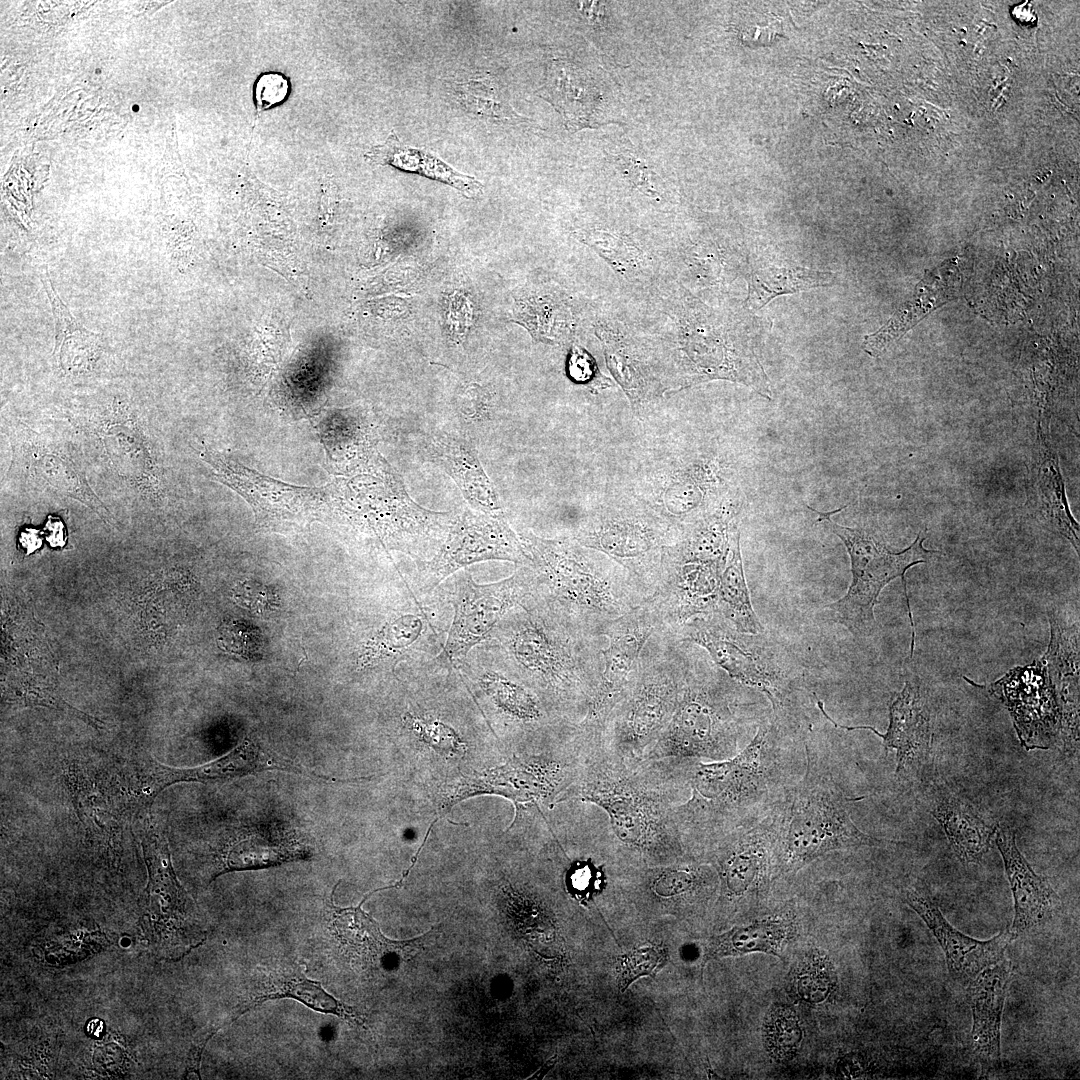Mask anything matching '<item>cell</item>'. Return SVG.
<instances>
[{
  "label": "cell",
  "instance_id": "obj_1",
  "mask_svg": "<svg viewBox=\"0 0 1080 1080\" xmlns=\"http://www.w3.org/2000/svg\"><path fill=\"white\" fill-rule=\"evenodd\" d=\"M685 793L686 761L621 758L594 749L560 801L600 808L625 849L645 860L665 861L685 850L675 812Z\"/></svg>",
  "mask_w": 1080,
  "mask_h": 1080
},
{
  "label": "cell",
  "instance_id": "obj_2",
  "mask_svg": "<svg viewBox=\"0 0 1080 1080\" xmlns=\"http://www.w3.org/2000/svg\"><path fill=\"white\" fill-rule=\"evenodd\" d=\"M490 638L552 715L572 727L581 721L602 675L604 636L533 593L505 614Z\"/></svg>",
  "mask_w": 1080,
  "mask_h": 1080
},
{
  "label": "cell",
  "instance_id": "obj_3",
  "mask_svg": "<svg viewBox=\"0 0 1080 1080\" xmlns=\"http://www.w3.org/2000/svg\"><path fill=\"white\" fill-rule=\"evenodd\" d=\"M642 301V316L635 321L656 350L669 394L728 380L772 398L768 378L750 345L725 316L672 279Z\"/></svg>",
  "mask_w": 1080,
  "mask_h": 1080
},
{
  "label": "cell",
  "instance_id": "obj_4",
  "mask_svg": "<svg viewBox=\"0 0 1080 1080\" xmlns=\"http://www.w3.org/2000/svg\"><path fill=\"white\" fill-rule=\"evenodd\" d=\"M772 716L744 749L720 761H686L689 797L676 806L686 848L766 816L781 799L778 735Z\"/></svg>",
  "mask_w": 1080,
  "mask_h": 1080
},
{
  "label": "cell",
  "instance_id": "obj_5",
  "mask_svg": "<svg viewBox=\"0 0 1080 1080\" xmlns=\"http://www.w3.org/2000/svg\"><path fill=\"white\" fill-rule=\"evenodd\" d=\"M518 535L531 559L533 593L575 623L602 635L609 622L647 600L622 566L570 535L543 538L530 530Z\"/></svg>",
  "mask_w": 1080,
  "mask_h": 1080
},
{
  "label": "cell",
  "instance_id": "obj_6",
  "mask_svg": "<svg viewBox=\"0 0 1080 1080\" xmlns=\"http://www.w3.org/2000/svg\"><path fill=\"white\" fill-rule=\"evenodd\" d=\"M741 688L689 642L672 715L642 759L720 761L736 755L749 721Z\"/></svg>",
  "mask_w": 1080,
  "mask_h": 1080
},
{
  "label": "cell",
  "instance_id": "obj_7",
  "mask_svg": "<svg viewBox=\"0 0 1080 1080\" xmlns=\"http://www.w3.org/2000/svg\"><path fill=\"white\" fill-rule=\"evenodd\" d=\"M849 801L831 773L807 751L803 778L784 791L774 808V854L784 871H794L832 851L885 842L857 827L848 811Z\"/></svg>",
  "mask_w": 1080,
  "mask_h": 1080
},
{
  "label": "cell",
  "instance_id": "obj_8",
  "mask_svg": "<svg viewBox=\"0 0 1080 1080\" xmlns=\"http://www.w3.org/2000/svg\"><path fill=\"white\" fill-rule=\"evenodd\" d=\"M688 650L689 642L678 641L666 630L648 640L637 675L609 714L596 749L629 759L648 753L674 710Z\"/></svg>",
  "mask_w": 1080,
  "mask_h": 1080
},
{
  "label": "cell",
  "instance_id": "obj_9",
  "mask_svg": "<svg viewBox=\"0 0 1080 1080\" xmlns=\"http://www.w3.org/2000/svg\"><path fill=\"white\" fill-rule=\"evenodd\" d=\"M569 535L622 566L649 599L658 587L666 547L680 533L626 490L587 509Z\"/></svg>",
  "mask_w": 1080,
  "mask_h": 1080
},
{
  "label": "cell",
  "instance_id": "obj_10",
  "mask_svg": "<svg viewBox=\"0 0 1080 1080\" xmlns=\"http://www.w3.org/2000/svg\"><path fill=\"white\" fill-rule=\"evenodd\" d=\"M810 510L824 521L845 545L851 562L852 581L846 592L836 602L825 607L832 621L845 626L855 637H868L876 630L874 608L882 590L900 577L903 582L909 620L912 628L911 655L914 651L915 628L907 593L905 573L914 565L926 563L939 551L924 547L925 531H921L910 546L900 552H892L875 536L861 528L840 525L831 519L847 506L822 512L810 506Z\"/></svg>",
  "mask_w": 1080,
  "mask_h": 1080
},
{
  "label": "cell",
  "instance_id": "obj_11",
  "mask_svg": "<svg viewBox=\"0 0 1080 1080\" xmlns=\"http://www.w3.org/2000/svg\"><path fill=\"white\" fill-rule=\"evenodd\" d=\"M667 632L703 648L731 679L763 693L776 720L786 719L800 688L799 677L785 652L761 633L740 632L719 613L692 618Z\"/></svg>",
  "mask_w": 1080,
  "mask_h": 1080
},
{
  "label": "cell",
  "instance_id": "obj_12",
  "mask_svg": "<svg viewBox=\"0 0 1080 1080\" xmlns=\"http://www.w3.org/2000/svg\"><path fill=\"white\" fill-rule=\"evenodd\" d=\"M655 447L627 491L681 533L733 490L716 458L690 457L666 441Z\"/></svg>",
  "mask_w": 1080,
  "mask_h": 1080
},
{
  "label": "cell",
  "instance_id": "obj_13",
  "mask_svg": "<svg viewBox=\"0 0 1080 1080\" xmlns=\"http://www.w3.org/2000/svg\"><path fill=\"white\" fill-rule=\"evenodd\" d=\"M662 630H666L663 615L652 597L606 625L602 675L585 715L574 727L575 736L590 750L598 748L609 714L633 683L648 640Z\"/></svg>",
  "mask_w": 1080,
  "mask_h": 1080
},
{
  "label": "cell",
  "instance_id": "obj_14",
  "mask_svg": "<svg viewBox=\"0 0 1080 1080\" xmlns=\"http://www.w3.org/2000/svg\"><path fill=\"white\" fill-rule=\"evenodd\" d=\"M453 667L465 685L472 686L507 725L521 734H558L573 728L550 713L494 639L474 646Z\"/></svg>",
  "mask_w": 1080,
  "mask_h": 1080
},
{
  "label": "cell",
  "instance_id": "obj_15",
  "mask_svg": "<svg viewBox=\"0 0 1080 1080\" xmlns=\"http://www.w3.org/2000/svg\"><path fill=\"white\" fill-rule=\"evenodd\" d=\"M444 589L453 615L438 658L453 666L474 646L488 640L505 614L533 594L535 577L529 565L517 566L505 579L478 584L465 570L456 572Z\"/></svg>",
  "mask_w": 1080,
  "mask_h": 1080
},
{
  "label": "cell",
  "instance_id": "obj_16",
  "mask_svg": "<svg viewBox=\"0 0 1080 1080\" xmlns=\"http://www.w3.org/2000/svg\"><path fill=\"white\" fill-rule=\"evenodd\" d=\"M503 560L527 566L531 559L506 517L466 509L455 514L434 557L416 563L410 589L420 598L431 595L452 574L477 562Z\"/></svg>",
  "mask_w": 1080,
  "mask_h": 1080
},
{
  "label": "cell",
  "instance_id": "obj_17",
  "mask_svg": "<svg viewBox=\"0 0 1080 1080\" xmlns=\"http://www.w3.org/2000/svg\"><path fill=\"white\" fill-rule=\"evenodd\" d=\"M591 324L609 372L626 395L634 415L642 419L669 394L650 338L636 321L615 313L597 312L591 317Z\"/></svg>",
  "mask_w": 1080,
  "mask_h": 1080
},
{
  "label": "cell",
  "instance_id": "obj_18",
  "mask_svg": "<svg viewBox=\"0 0 1080 1080\" xmlns=\"http://www.w3.org/2000/svg\"><path fill=\"white\" fill-rule=\"evenodd\" d=\"M127 773V790L132 807L146 808L165 788L181 782H208L242 777L256 772L279 769L289 770L327 780L266 752L253 740H244L226 755L192 768H177L159 763L151 757L132 761Z\"/></svg>",
  "mask_w": 1080,
  "mask_h": 1080
},
{
  "label": "cell",
  "instance_id": "obj_19",
  "mask_svg": "<svg viewBox=\"0 0 1080 1080\" xmlns=\"http://www.w3.org/2000/svg\"><path fill=\"white\" fill-rule=\"evenodd\" d=\"M989 691L1009 710L1019 741L1027 751L1048 749L1060 729L1064 711L1044 657L1011 669Z\"/></svg>",
  "mask_w": 1080,
  "mask_h": 1080
},
{
  "label": "cell",
  "instance_id": "obj_20",
  "mask_svg": "<svg viewBox=\"0 0 1080 1080\" xmlns=\"http://www.w3.org/2000/svg\"><path fill=\"white\" fill-rule=\"evenodd\" d=\"M577 239L597 253L633 293L644 298L670 275V244L644 231L586 224Z\"/></svg>",
  "mask_w": 1080,
  "mask_h": 1080
},
{
  "label": "cell",
  "instance_id": "obj_21",
  "mask_svg": "<svg viewBox=\"0 0 1080 1080\" xmlns=\"http://www.w3.org/2000/svg\"><path fill=\"white\" fill-rule=\"evenodd\" d=\"M338 884L334 886L329 901L331 925L343 953L358 968L392 969L422 951L433 930L410 940L389 939L381 932L379 924L361 909L365 899L373 892L366 895L357 907L340 908L333 901Z\"/></svg>",
  "mask_w": 1080,
  "mask_h": 1080
},
{
  "label": "cell",
  "instance_id": "obj_22",
  "mask_svg": "<svg viewBox=\"0 0 1080 1080\" xmlns=\"http://www.w3.org/2000/svg\"><path fill=\"white\" fill-rule=\"evenodd\" d=\"M907 904L918 913L942 947L950 975L968 984L986 967L1004 958L1013 939L1009 930L985 941L969 937L954 928L943 916L929 892L922 886L905 891Z\"/></svg>",
  "mask_w": 1080,
  "mask_h": 1080
},
{
  "label": "cell",
  "instance_id": "obj_23",
  "mask_svg": "<svg viewBox=\"0 0 1080 1080\" xmlns=\"http://www.w3.org/2000/svg\"><path fill=\"white\" fill-rule=\"evenodd\" d=\"M816 698V704L822 715L836 728L847 731L869 730L880 737L885 752L895 751L896 773L922 764L929 756L932 744L931 715L920 687L906 681L903 689L889 706V725L885 733H880L872 726H846L834 721L824 708V703Z\"/></svg>",
  "mask_w": 1080,
  "mask_h": 1080
},
{
  "label": "cell",
  "instance_id": "obj_24",
  "mask_svg": "<svg viewBox=\"0 0 1080 1080\" xmlns=\"http://www.w3.org/2000/svg\"><path fill=\"white\" fill-rule=\"evenodd\" d=\"M418 449L423 461L436 465L454 480L474 510L494 517H505L495 487L468 436L435 432L425 435Z\"/></svg>",
  "mask_w": 1080,
  "mask_h": 1080
},
{
  "label": "cell",
  "instance_id": "obj_25",
  "mask_svg": "<svg viewBox=\"0 0 1080 1080\" xmlns=\"http://www.w3.org/2000/svg\"><path fill=\"white\" fill-rule=\"evenodd\" d=\"M136 832L149 874L147 904L169 919L186 940L185 929L196 928L190 924L194 921V904L176 878L164 829L149 813H144L136 822Z\"/></svg>",
  "mask_w": 1080,
  "mask_h": 1080
},
{
  "label": "cell",
  "instance_id": "obj_26",
  "mask_svg": "<svg viewBox=\"0 0 1080 1080\" xmlns=\"http://www.w3.org/2000/svg\"><path fill=\"white\" fill-rule=\"evenodd\" d=\"M995 841L1002 856L1014 899L1013 938L1045 921L1059 906L1060 898L1047 879L1037 875L1017 847L1013 830L998 827Z\"/></svg>",
  "mask_w": 1080,
  "mask_h": 1080
},
{
  "label": "cell",
  "instance_id": "obj_27",
  "mask_svg": "<svg viewBox=\"0 0 1080 1080\" xmlns=\"http://www.w3.org/2000/svg\"><path fill=\"white\" fill-rule=\"evenodd\" d=\"M1011 965L1005 958L983 969L968 983L973 1025L972 1043L986 1064L1000 1060V1028Z\"/></svg>",
  "mask_w": 1080,
  "mask_h": 1080
},
{
  "label": "cell",
  "instance_id": "obj_28",
  "mask_svg": "<svg viewBox=\"0 0 1080 1080\" xmlns=\"http://www.w3.org/2000/svg\"><path fill=\"white\" fill-rule=\"evenodd\" d=\"M516 316L532 336L550 344L575 341L582 321L576 300L560 287L527 288L517 300Z\"/></svg>",
  "mask_w": 1080,
  "mask_h": 1080
},
{
  "label": "cell",
  "instance_id": "obj_29",
  "mask_svg": "<svg viewBox=\"0 0 1080 1080\" xmlns=\"http://www.w3.org/2000/svg\"><path fill=\"white\" fill-rule=\"evenodd\" d=\"M280 998H292L315 1011L365 1026V1019L356 1009L329 994L319 981L309 979L301 966H277L263 972L239 1016L267 1000Z\"/></svg>",
  "mask_w": 1080,
  "mask_h": 1080
},
{
  "label": "cell",
  "instance_id": "obj_30",
  "mask_svg": "<svg viewBox=\"0 0 1080 1080\" xmlns=\"http://www.w3.org/2000/svg\"><path fill=\"white\" fill-rule=\"evenodd\" d=\"M1035 471L1037 507L1041 518L1079 553V524L1068 505L1057 453L1041 423L1037 427Z\"/></svg>",
  "mask_w": 1080,
  "mask_h": 1080
},
{
  "label": "cell",
  "instance_id": "obj_31",
  "mask_svg": "<svg viewBox=\"0 0 1080 1080\" xmlns=\"http://www.w3.org/2000/svg\"><path fill=\"white\" fill-rule=\"evenodd\" d=\"M29 472L37 482L60 495L80 501L111 522V514L87 482L85 472L57 447L36 442L26 450Z\"/></svg>",
  "mask_w": 1080,
  "mask_h": 1080
},
{
  "label": "cell",
  "instance_id": "obj_32",
  "mask_svg": "<svg viewBox=\"0 0 1080 1080\" xmlns=\"http://www.w3.org/2000/svg\"><path fill=\"white\" fill-rule=\"evenodd\" d=\"M40 279L55 321L54 361L66 375L82 374L92 368L100 354L101 336L83 327L71 314L54 290L46 270Z\"/></svg>",
  "mask_w": 1080,
  "mask_h": 1080
},
{
  "label": "cell",
  "instance_id": "obj_33",
  "mask_svg": "<svg viewBox=\"0 0 1080 1080\" xmlns=\"http://www.w3.org/2000/svg\"><path fill=\"white\" fill-rule=\"evenodd\" d=\"M365 157L376 163L388 164L443 182L466 197H478L484 189L483 184L475 177L457 171L432 152L404 145L394 133L390 134L384 143L373 146Z\"/></svg>",
  "mask_w": 1080,
  "mask_h": 1080
},
{
  "label": "cell",
  "instance_id": "obj_34",
  "mask_svg": "<svg viewBox=\"0 0 1080 1080\" xmlns=\"http://www.w3.org/2000/svg\"><path fill=\"white\" fill-rule=\"evenodd\" d=\"M932 815L942 826L957 857L964 864L979 863L988 852L997 826L955 797L941 799Z\"/></svg>",
  "mask_w": 1080,
  "mask_h": 1080
},
{
  "label": "cell",
  "instance_id": "obj_35",
  "mask_svg": "<svg viewBox=\"0 0 1080 1080\" xmlns=\"http://www.w3.org/2000/svg\"><path fill=\"white\" fill-rule=\"evenodd\" d=\"M718 613L743 633L760 634L763 627L752 607L740 550L739 522L730 531L729 549L720 576Z\"/></svg>",
  "mask_w": 1080,
  "mask_h": 1080
},
{
  "label": "cell",
  "instance_id": "obj_36",
  "mask_svg": "<svg viewBox=\"0 0 1080 1080\" xmlns=\"http://www.w3.org/2000/svg\"><path fill=\"white\" fill-rule=\"evenodd\" d=\"M834 275L800 266L769 265L752 271L748 278V295L744 305L758 310L773 298L806 291L833 283Z\"/></svg>",
  "mask_w": 1080,
  "mask_h": 1080
},
{
  "label": "cell",
  "instance_id": "obj_37",
  "mask_svg": "<svg viewBox=\"0 0 1080 1080\" xmlns=\"http://www.w3.org/2000/svg\"><path fill=\"white\" fill-rule=\"evenodd\" d=\"M784 919L771 917L745 927H734L711 939L707 948L708 958L740 956L751 952L778 955L788 934Z\"/></svg>",
  "mask_w": 1080,
  "mask_h": 1080
},
{
  "label": "cell",
  "instance_id": "obj_38",
  "mask_svg": "<svg viewBox=\"0 0 1080 1080\" xmlns=\"http://www.w3.org/2000/svg\"><path fill=\"white\" fill-rule=\"evenodd\" d=\"M457 102L470 114L496 122L527 121L504 98L496 83L488 78L455 82Z\"/></svg>",
  "mask_w": 1080,
  "mask_h": 1080
},
{
  "label": "cell",
  "instance_id": "obj_39",
  "mask_svg": "<svg viewBox=\"0 0 1080 1080\" xmlns=\"http://www.w3.org/2000/svg\"><path fill=\"white\" fill-rule=\"evenodd\" d=\"M308 856V852L304 850L283 844L240 841L227 850L221 869L215 877L231 871L276 866L296 859H306Z\"/></svg>",
  "mask_w": 1080,
  "mask_h": 1080
},
{
  "label": "cell",
  "instance_id": "obj_40",
  "mask_svg": "<svg viewBox=\"0 0 1080 1080\" xmlns=\"http://www.w3.org/2000/svg\"><path fill=\"white\" fill-rule=\"evenodd\" d=\"M103 442L112 460L127 477L146 480L152 472L151 458L141 437L126 425L106 427Z\"/></svg>",
  "mask_w": 1080,
  "mask_h": 1080
},
{
  "label": "cell",
  "instance_id": "obj_41",
  "mask_svg": "<svg viewBox=\"0 0 1080 1080\" xmlns=\"http://www.w3.org/2000/svg\"><path fill=\"white\" fill-rule=\"evenodd\" d=\"M792 984L802 1000L809 1003L823 1002L836 984L834 968L824 954L810 952L795 966Z\"/></svg>",
  "mask_w": 1080,
  "mask_h": 1080
},
{
  "label": "cell",
  "instance_id": "obj_42",
  "mask_svg": "<svg viewBox=\"0 0 1080 1080\" xmlns=\"http://www.w3.org/2000/svg\"><path fill=\"white\" fill-rule=\"evenodd\" d=\"M802 1040V1030L794 1011L784 1005L774 1006L764 1023V1041L770 1056L777 1061L791 1059Z\"/></svg>",
  "mask_w": 1080,
  "mask_h": 1080
},
{
  "label": "cell",
  "instance_id": "obj_43",
  "mask_svg": "<svg viewBox=\"0 0 1080 1080\" xmlns=\"http://www.w3.org/2000/svg\"><path fill=\"white\" fill-rule=\"evenodd\" d=\"M604 864H597L592 857L572 860L564 873L567 894L582 906H589L608 886Z\"/></svg>",
  "mask_w": 1080,
  "mask_h": 1080
},
{
  "label": "cell",
  "instance_id": "obj_44",
  "mask_svg": "<svg viewBox=\"0 0 1080 1080\" xmlns=\"http://www.w3.org/2000/svg\"><path fill=\"white\" fill-rule=\"evenodd\" d=\"M668 959L666 947L647 943L617 958V982L624 992L634 981L643 976L654 978Z\"/></svg>",
  "mask_w": 1080,
  "mask_h": 1080
},
{
  "label": "cell",
  "instance_id": "obj_45",
  "mask_svg": "<svg viewBox=\"0 0 1080 1080\" xmlns=\"http://www.w3.org/2000/svg\"><path fill=\"white\" fill-rule=\"evenodd\" d=\"M612 162L622 178L643 196L657 202L663 200V194L654 184V179H661L648 165L632 154L612 155Z\"/></svg>",
  "mask_w": 1080,
  "mask_h": 1080
},
{
  "label": "cell",
  "instance_id": "obj_46",
  "mask_svg": "<svg viewBox=\"0 0 1080 1080\" xmlns=\"http://www.w3.org/2000/svg\"><path fill=\"white\" fill-rule=\"evenodd\" d=\"M494 407L491 393L476 384L463 386L456 394L455 409L458 416L468 424L488 421Z\"/></svg>",
  "mask_w": 1080,
  "mask_h": 1080
},
{
  "label": "cell",
  "instance_id": "obj_47",
  "mask_svg": "<svg viewBox=\"0 0 1080 1080\" xmlns=\"http://www.w3.org/2000/svg\"><path fill=\"white\" fill-rule=\"evenodd\" d=\"M566 371L569 379L576 384L587 385L592 388L610 385V380L599 372L593 356L575 341L570 346Z\"/></svg>",
  "mask_w": 1080,
  "mask_h": 1080
},
{
  "label": "cell",
  "instance_id": "obj_48",
  "mask_svg": "<svg viewBox=\"0 0 1080 1080\" xmlns=\"http://www.w3.org/2000/svg\"><path fill=\"white\" fill-rule=\"evenodd\" d=\"M444 322L449 338L454 342H462L473 322V306L465 294L454 292L448 297L444 310Z\"/></svg>",
  "mask_w": 1080,
  "mask_h": 1080
},
{
  "label": "cell",
  "instance_id": "obj_49",
  "mask_svg": "<svg viewBox=\"0 0 1080 1080\" xmlns=\"http://www.w3.org/2000/svg\"><path fill=\"white\" fill-rule=\"evenodd\" d=\"M289 81L281 73L267 72L260 75L254 86V100L258 111H264L283 102L289 94Z\"/></svg>",
  "mask_w": 1080,
  "mask_h": 1080
},
{
  "label": "cell",
  "instance_id": "obj_50",
  "mask_svg": "<svg viewBox=\"0 0 1080 1080\" xmlns=\"http://www.w3.org/2000/svg\"><path fill=\"white\" fill-rule=\"evenodd\" d=\"M233 598L246 609L262 614L277 607V598L269 588L253 582L244 581L235 586Z\"/></svg>",
  "mask_w": 1080,
  "mask_h": 1080
},
{
  "label": "cell",
  "instance_id": "obj_51",
  "mask_svg": "<svg viewBox=\"0 0 1080 1080\" xmlns=\"http://www.w3.org/2000/svg\"><path fill=\"white\" fill-rule=\"evenodd\" d=\"M254 638L252 632L247 631L246 627L239 624L228 625L220 636L222 646L238 654H248L247 650L250 645H254L252 641Z\"/></svg>",
  "mask_w": 1080,
  "mask_h": 1080
},
{
  "label": "cell",
  "instance_id": "obj_52",
  "mask_svg": "<svg viewBox=\"0 0 1080 1080\" xmlns=\"http://www.w3.org/2000/svg\"><path fill=\"white\" fill-rule=\"evenodd\" d=\"M47 541L51 546H63L65 543V531L61 521L57 518L49 519L46 523Z\"/></svg>",
  "mask_w": 1080,
  "mask_h": 1080
}]
</instances>
